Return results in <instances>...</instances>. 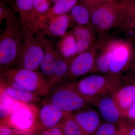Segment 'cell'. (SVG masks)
Here are the masks:
<instances>
[{
	"label": "cell",
	"instance_id": "obj_12",
	"mask_svg": "<svg viewBox=\"0 0 135 135\" xmlns=\"http://www.w3.org/2000/svg\"><path fill=\"white\" fill-rule=\"evenodd\" d=\"M75 121L87 135H94L101 124L100 114L94 109L85 107L72 114Z\"/></svg>",
	"mask_w": 135,
	"mask_h": 135
},
{
	"label": "cell",
	"instance_id": "obj_29",
	"mask_svg": "<svg viewBox=\"0 0 135 135\" xmlns=\"http://www.w3.org/2000/svg\"><path fill=\"white\" fill-rule=\"evenodd\" d=\"M16 17L15 12L9 7L3 0L0 1V23L3 20H7Z\"/></svg>",
	"mask_w": 135,
	"mask_h": 135
},
{
	"label": "cell",
	"instance_id": "obj_10",
	"mask_svg": "<svg viewBox=\"0 0 135 135\" xmlns=\"http://www.w3.org/2000/svg\"><path fill=\"white\" fill-rule=\"evenodd\" d=\"M39 108L38 134L45 129L62 123L66 118L72 114L61 110L46 101Z\"/></svg>",
	"mask_w": 135,
	"mask_h": 135
},
{
	"label": "cell",
	"instance_id": "obj_3",
	"mask_svg": "<svg viewBox=\"0 0 135 135\" xmlns=\"http://www.w3.org/2000/svg\"><path fill=\"white\" fill-rule=\"evenodd\" d=\"M131 0H113L99 6L91 12V26L95 31L120 29L124 23Z\"/></svg>",
	"mask_w": 135,
	"mask_h": 135
},
{
	"label": "cell",
	"instance_id": "obj_22",
	"mask_svg": "<svg viewBox=\"0 0 135 135\" xmlns=\"http://www.w3.org/2000/svg\"><path fill=\"white\" fill-rule=\"evenodd\" d=\"M69 65L70 62L57 55L53 75L49 82L51 88L66 79L69 73Z\"/></svg>",
	"mask_w": 135,
	"mask_h": 135
},
{
	"label": "cell",
	"instance_id": "obj_16",
	"mask_svg": "<svg viewBox=\"0 0 135 135\" xmlns=\"http://www.w3.org/2000/svg\"><path fill=\"white\" fill-rule=\"evenodd\" d=\"M112 96L123 119L129 107L135 101V64L134 82L127 86H122L113 94Z\"/></svg>",
	"mask_w": 135,
	"mask_h": 135
},
{
	"label": "cell",
	"instance_id": "obj_28",
	"mask_svg": "<svg viewBox=\"0 0 135 135\" xmlns=\"http://www.w3.org/2000/svg\"><path fill=\"white\" fill-rule=\"evenodd\" d=\"M118 128V123L105 122L101 123L94 135H113Z\"/></svg>",
	"mask_w": 135,
	"mask_h": 135
},
{
	"label": "cell",
	"instance_id": "obj_31",
	"mask_svg": "<svg viewBox=\"0 0 135 135\" xmlns=\"http://www.w3.org/2000/svg\"><path fill=\"white\" fill-rule=\"evenodd\" d=\"M123 119L132 123H135V101L129 107Z\"/></svg>",
	"mask_w": 135,
	"mask_h": 135
},
{
	"label": "cell",
	"instance_id": "obj_34",
	"mask_svg": "<svg viewBox=\"0 0 135 135\" xmlns=\"http://www.w3.org/2000/svg\"><path fill=\"white\" fill-rule=\"evenodd\" d=\"M127 135H135V123H131L130 124Z\"/></svg>",
	"mask_w": 135,
	"mask_h": 135
},
{
	"label": "cell",
	"instance_id": "obj_24",
	"mask_svg": "<svg viewBox=\"0 0 135 135\" xmlns=\"http://www.w3.org/2000/svg\"><path fill=\"white\" fill-rule=\"evenodd\" d=\"M1 86L11 97L22 103L34 104L40 100V97L28 91L14 89L1 83Z\"/></svg>",
	"mask_w": 135,
	"mask_h": 135
},
{
	"label": "cell",
	"instance_id": "obj_5",
	"mask_svg": "<svg viewBox=\"0 0 135 135\" xmlns=\"http://www.w3.org/2000/svg\"><path fill=\"white\" fill-rule=\"evenodd\" d=\"M1 75L38 96H47L50 92V84L40 71L12 68L1 71Z\"/></svg>",
	"mask_w": 135,
	"mask_h": 135
},
{
	"label": "cell",
	"instance_id": "obj_7",
	"mask_svg": "<svg viewBox=\"0 0 135 135\" xmlns=\"http://www.w3.org/2000/svg\"><path fill=\"white\" fill-rule=\"evenodd\" d=\"M39 110L34 104H24L14 113L1 119L0 124L12 128L20 135L37 133Z\"/></svg>",
	"mask_w": 135,
	"mask_h": 135
},
{
	"label": "cell",
	"instance_id": "obj_23",
	"mask_svg": "<svg viewBox=\"0 0 135 135\" xmlns=\"http://www.w3.org/2000/svg\"><path fill=\"white\" fill-rule=\"evenodd\" d=\"M52 3L50 0H34L31 17L27 26L32 28L49 10Z\"/></svg>",
	"mask_w": 135,
	"mask_h": 135
},
{
	"label": "cell",
	"instance_id": "obj_37",
	"mask_svg": "<svg viewBox=\"0 0 135 135\" xmlns=\"http://www.w3.org/2000/svg\"><path fill=\"white\" fill-rule=\"evenodd\" d=\"M50 1L52 3H54V2H55L57 0H50Z\"/></svg>",
	"mask_w": 135,
	"mask_h": 135
},
{
	"label": "cell",
	"instance_id": "obj_15",
	"mask_svg": "<svg viewBox=\"0 0 135 135\" xmlns=\"http://www.w3.org/2000/svg\"><path fill=\"white\" fill-rule=\"evenodd\" d=\"M71 31L77 43L78 54L89 49L96 42L95 31L91 26H81L75 25Z\"/></svg>",
	"mask_w": 135,
	"mask_h": 135
},
{
	"label": "cell",
	"instance_id": "obj_9",
	"mask_svg": "<svg viewBox=\"0 0 135 135\" xmlns=\"http://www.w3.org/2000/svg\"><path fill=\"white\" fill-rule=\"evenodd\" d=\"M101 41L96 42L91 48L78 54L70 62L66 79L74 80L90 73L96 72V60Z\"/></svg>",
	"mask_w": 135,
	"mask_h": 135
},
{
	"label": "cell",
	"instance_id": "obj_4",
	"mask_svg": "<svg viewBox=\"0 0 135 135\" xmlns=\"http://www.w3.org/2000/svg\"><path fill=\"white\" fill-rule=\"evenodd\" d=\"M22 27L17 17L6 21L5 29L0 35L1 71L15 66L22 40Z\"/></svg>",
	"mask_w": 135,
	"mask_h": 135
},
{
	"label": "cell",
	"instance_id": "obj_36",
	"mask_svg": "<svg viewBox=\"0 0 135 135\" xmlns=\"http://www.w3.org/2000/svg\"><path fill=\"white\" fill-rule=\"evenodd\" d=\"M22 135H39V134L38 133H35V132H32V133H26V134H24Z\"/></svg>",
	"mask_w": 135,
	"mask_h": 135
},
{
	"label": "cell",
	"instance_id": "obj_32",
	"mask_svg": "<svg viewBox=\"0 0 135 135\" xmlns=\"http://www.w3.org/2000/svg\"><path fill=\"white\" fill-rule=\"evenodd\" d=\"M0 135H20L12 128L0 124Z\"/></svg>",
	"mask_w": 135,
	"mask_h": 135
},
{
	"label": "cell",
	"instance_id": "obj_20",
	"mask_svg": "<svg viewBox=\"0 0 135 135\" xmlns=\"http://www.w3.org/2000/svg\"><path fill=\"white\" fill-rule=\"evenodd\" d=\"M0 91V118L1 119L15 113L25 103L11 97L1 86Z\"/></svg>",
	"mask_w": 135,
	"mask_h": 135
},
{
	"label": "cell",
	"instance_id": "obj_26",
	"mask_svg": "<svg viewBox=\"0 0 135 135\" xmlns=\"http://www.w3.org/2000/svg\"><path fill=\"white\" fill-rule=\"evenodd\" d=\"M34 0H15V10L19 14V18L23 26L29 24Z\"/></svg>",
	"mask_w": 135,
	"mask_h": 135
},
{
	"label": "cell",
	"instance_id": "obj_17",
	"mask_svg": "<svg viewBox=\"0 0 135 135\" xmlns=\"http://www.w3.org/2000/svg\"><path fill=\"white\" fill-rule=\"evenodd\" d=\"M79 2V0H57L53 3L48 12L40 18L33 27L30 29L36 32L38 27L47 20L57 16L69 14Z\"/></svg>",
	"mask_w": 135,
	"mask_h": 135
},
{
	"label": "cell",
	"instance_id": "obj_6",
	"mask_svg": "<svg viewBox=\"0 0 135 135\" xmlns=\"http://www.w3.org/2000/svg\"><path fill=\"white\" fill-rule=\"evenodd\" d=\"M46 101L61 110L73 114L88 107V103L71 83H61L51 87Z\"/></svg>",
	"mask_w": 135,
	"mask_h": 135
},
{
	"label": "cell",
	"instance_id": "obj_18",
	"mask_svg": "<svg viewBox=\"0 0 135 135\" xmlns=\"http://www.w3.org/2000/svg\"><path fill=\"white\" fill-rule=\"evenodd\" d=\"M55 48L57 55L69 62L78 55L77 43L71 30L59 38Z\"/></svg>",
	"mask_w": 135,
	"mask_h": 135
},
{
	"label": "cell",
	"instance_id": "obj_35",
	"mask_svg": "<svg viewBox=\"0 0 135 135\" xmlns=\"http://www.w3.org/2000/svg\"><path fill=\"white\" fill-rule=\"evenodd\" d=\"M79 2L89 9L90 0H79Z\"/></svg>",
	"mask_w": 135,
	"mask_h": 135
},
{
	"label": "cell",
	"instance_id": "obj_21",
	"mask_svg": "<svg viewBox=\"0 0 135 135\" xmlns=\"http://www.w3.org/2000/svg\"><path fill=\"white\" fill-rule=\"evenodd\" d=\"M69 15L76 25L91 26V11L80 2L73 8Z\"/></svg>",
	"mask_w": 135,
	"mask_h": 135
},
{
	"label": "cell",
	"instance_id": "obj_11",
	"mask_svg": "<svg viewBox=\"0 0 135 135\" xmlns=\"http://www.w3.org/2000/svg\"><path fill=\"white\" fill-rule=\"evenodd\" d=\"M73 23L69 14L57 16L41 25L36 32H40L46 36L60 38L67 33Z\"/></svg>",
	"mask_w": 135,
	"mask_h": 135
},
{
	"label": "cell",
	"instance_id": "obj_30",
	"mask_svg": "<svg viewBox=\"0 0 135 135\" xmlns=\"http://www.w3.org/2000/svg\"><path fill=\"white\" fill-rule=\"evenodd\" d=\"M39 135H64L62 125L59 123L51 127L47 128L41 131Z\"/></svg>",
	"mask_w": 135,
	"mask_h": 135
},
{
	"label": "cell",
	"instance_id": "obj_1",
	"mask_svg": "<svg viewBox=\"0 0 135 135\" xmlns=\"http://www.w3.org/2000/svg\"><path fill=\"white\" fill-rule=\"evenodd\" d=\"M71 84L89 104L94 105L99 98L114 94L122 86L120 76L110 74L89 75Z\"/></svg>",
	"mask_w": 135,
	"mask_h": 135
},
{
	"label": "cell",
	"instance_id": "obj_13",
	"mask_svg": "<svg viewBox=\"0 0 135 135\" xmlns=\"http://www.w3.org/2000/svg\"><path fill=\"white\" fill-rule=\"evenodd\" d=\"M94 106L98 108L99 114L105 122L117 124L123 119L112 94L99 98Z\"/></svg>",
	"mask_w": 135,
	"mask_h": 135
},
{
	"label": "cell",
	"instance_id": "obj_14",
	"mask_svg": "<svg viewBox=\"0 0 135 135\" xmlns=\"http://www.w3.org/2000/svg\"><path fill=\"white\" fill-rule=\"evenodd\" d=\"M44 53L40 66V71L49 83L53 75L57 55L54 41L47 38L44 35Z\"/></svg>",
	"mask_w": 135,
	"mask_h": 135
},
{
	"label": "cell",
	"instance_id": "obj_33",
	"mask_svg": "<svg viewBox=\"0 0 135 135\" xmlns=\"http://www.w3.org/2000/svg\"><path fill=\"white\" fill-rule=\"evenodd\" d=\"M113 0H90L89 9L91 12L94 9L104 4Z\"/></svg>",
	"mask_w": 135,
	"mask_h": 135
},
{
	"label": "cell",
	"instance_id": "obj_19",
	"mask_svg": "<svg viewBox=\"0 0 135 135\" xmlns=\"http://www.w3.org/2000/svg\"><path fill=\"white\" fill-rule=\"evenodd\" d=\"M111 54L110 40L102 41L96 60V72L109 74Z\"/></svg>",
	"mask_w": 135,
	"mask_h": 135
},
{
	"label": "cell",
	"instance_id": "obj_25",
	"mask_svg": "<svg viewBox=\"0 0 135 135\" xmlns=\"http://www.w3.org/2000/svg\"><path fill=\"white\" fill-rule=\"evenodd\" d=\"M121 31L125 33L129 39L135 40V0H131L125 22Z\"/></svg>",
	"mask_w": 135,
	"mask_h": 135
},
{
	"label": "cell",
	"instance_id": "obj_8",
	"mask_svg": "<svg viewBox=\"0 0 135 135\" xmlns=\"http://www.w3.org/2000/svg\"><path fill=\"white\" fill-rule=\"evenodd\" d=\"M133 42L128 39L110 40L112 54L109 74L121 77L131 65L135 56Z\"/></svg>",
	"mask_w": 135,
	"mask_h": 135
},
{
	"label": "cell",
	"instance_id": "obj_27",
	"mask_svg": "<svg viewBox=\"0 0 135 135\" xmlns=\"http://www.w3.org/2000/svg\"><path fill=\"white\" fill-rule=\"evenodd\" d=\"M72 114L62 123L64 135H88L75 121Z\"/></svg>",
	"mask_w": 135,
	"mask_h": 135
},
{
	"label": "cell",
	"instance_id": "obj_2",
	"mask_svg": "<svg viewBox=\"0 0 135 135\" xmlns=\"http://www.w3.org/2000/svg\"><path fill=\"white\" fill-rule=\"evenodd\" d=\"M44 36L28 27H22V40L15 68L40 71L44 53Z\"/></svg>",
	"mask_w": 135,
	"mask_h": 135
}]
</instances>
